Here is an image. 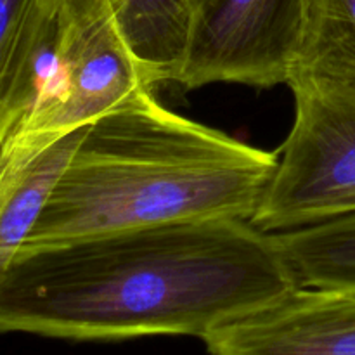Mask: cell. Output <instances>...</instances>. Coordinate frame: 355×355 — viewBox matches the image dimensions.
Wrapping results in <instances>:
<instances>
[{
  "label": "cell",
  "mask_w": 355,
  "mask_h": 355,
  "mask_svg": "<svg viewBox=\"0 0 355 355\" xmlns=\"http://www.w3.org/2000/svg\"><path fill=\"white\" fill-rule=\"evenodd\" d=\"M307 0H194L184 89L211 83L274 87L300 58Z\"/></svg>",
  "instance_id": "5"
},
{
  "label": "cell",
  "mask_w": 355,
  "mask_h": 355,
  "mask_svg": "<svg viewBox=\"0 0 355 355\" xmlns=\"http://www.w3.org/2000/svg\"><path fill=\"white\" fill-rule=\"evenodd\" d=\"M149 85L179 82L189 47L194 0H106Z\"/></svg>",
  "instance_id": "7"
},
{
  "label": "cell",
  "mask_w": 355,
  "mask_h": 355,
  "mask_svg": "<svg viewBox=\"0 0 355 355\" xmlns=\"http://www.w3.org/2000/svg\"><path fill=\"white\" fill-rule=\"evenodd\" d=\"M295 120L250 218L269 234L355 214V82L293 75Z\"/></svg>",
  "instance_id": "3"
},
{
  "label": "cell",
  "mask_w": 355,
  "mask_h": 355,
  "mask_svg": "<svg viewBox=\"0 0 355 355\" xmlns=\"http://www.w3.org/2000/svg\"><path fill=\"white\" fill-rule=\"evenodd\" d=\"M297 286L274 234L250 220L123 229L17 253L0 277V335L203 340Z\"/></svg>",
  "instance_id": "1"
},
{
  "label": "cell",
  "mask_w": 355,
  "mask_h": 355,
  "mask_svg": "<svg viewBox=\"0 0 355 355\" xmlns=\"http://www.w3.org/2000/svg\"><path fill=\"white\" fill-rule=\"evenodd\" d=\"M203 342L208 355H355V290L297 286Z\"/></svg>",
  "instance_id": "6"
},
{
  "label": "cell",
  "mask_w": 355,
  "mask_h": 355,
  "mask_svg": "<svg viewBox=\"0 0 355 355\" xmlns=\"http://www.w3.org/2000/svg\"><path fill=\"white\" fill-rule=\"evenodd\" d=\"M293 75L355 82V0H307L304 44Z\"/></svg>",
  "instance_id": "10"
},
{
  "label": "cell",
  "mask_w": 355,
  "mask_h": 355,
  "mask_svg": "<svg viewBox=\"0 0 355 355\" xmlns=\"http://www.w3.org/2000/svg\"><path fill=\"white\" fill-rule=\"evenodd\" d=\"M42 6L44 0H0V135L30 113L45 85Z\"/></svg>",
  "instance_id": "8"
},
{
  "label": "cell",
  "mask_w": 355,
  "mask_h": 355,
  "mask_svg": "<svg viewBox=\"0 0 355 355\" xmlns=\"http://www.w3.org/2000/svg\"><path fill=\"white\" fill-rule=\"evenodd\" d=\"M298 286L355 290V214L274 234Z\"/></svg>",
  "instance_id": "9"
},
{
  "label": "cell",
  "mask_w": 355,
  "mask_h": 355,
  "mask_svg": "<svg viewBox=\"0 0 355 355\" xmlns=\"http://www.w3.org/2000/svg\"><path fill=\"white\" fill-rule=\"evenodd\" d=\"M277 153L166 110L153 90L87 125L21 252L173 222L250 220Z\"/></svg>",
  "instance_id": "2"
},
{
  "label": "cell",
  "mask_w": 355,
  "mask_h": 355,
  "mask_svg": "<svg viewBox=\"0 0 355 355\" xmlns=\"http://www.w3.org/2000/svg\"><path fill=\"white\" fill-rule=\"evenodd\" d=\"M55 90L10 135L58 141L153 89L132 58L106 0H55Z\"/></svg>",
  "instance_id": "4"
}]
</instances>
